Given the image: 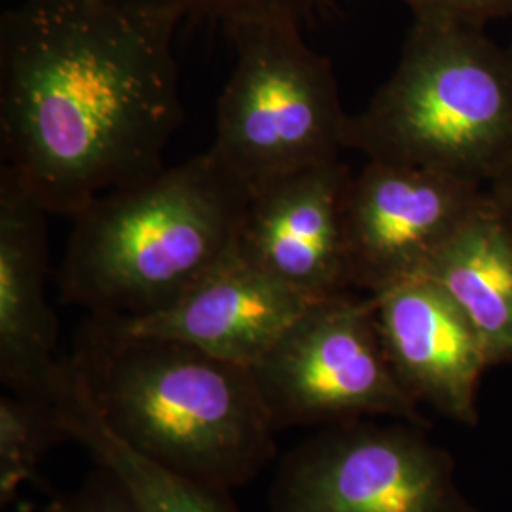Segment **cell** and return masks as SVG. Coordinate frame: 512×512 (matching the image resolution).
Listing matches in <instances>:
<instances>
[{
  "label": "cell",
  "mask_w": 512,
  "mask_h": 512,
  "mask_svg": "<svg viewBox=\"0 0 512 512\" xmlns=\"http://www.w3.org/2000/svg\"><path fill=\"white\" fill-rule=\"evenodd\" d=\"M184 16L150 0H23L0 21V143L48 213L73 219L164 169L183 118Z\"/></svg>",
  "instance_id": "6da1fadb"
},
{
  "label": "cell",
  "mask_w": 512,
  "mask_h": 512,
  "mask_svg": "<svg viewBox=\"0 0 512 512\" xmlns=\"http://www.w3.org/2000/svg\"><path fill=\"white\" fill-rule=\"evenodd\" d=\"M110 429L179 475L232 492L275 458V431L249 366L92 317L71 355Z\"/></svg>",
  "instance_id": "7a4b0ae2"
},
{
  "label": "cell",
  "mask_w": 512,
  "mask_h": 512,
  "mask_svg": "<svg viewBox=\"0 0 512 512\" xmlns=\"http://www.w3.org/2000/svg\"><path fill=\"white\" fill-rule=\"evenodd\" d=\"M251 194L207 150L101 196L71 219L61 300L105 319L164 310L236 251Z\"/></svg>",
  "instance_id": "3957f363"
},
{
  "label": "cell",
  "mask_w": 512,
  "mask_h": 512,
  "mask_svg": "<svg viewBox=\"0 0 512 512\" xmlns=\"http://www.w3.org/2000/svg\"><path fill=\"white\" fill-rule=\"evenodd\" d=\"M346 148L488 186L512 160V57L480 27L414 19L393 74Z\"/></svg>",
  "instance_id": "277c9868"
},
{
  "label": "cell",
  "mask_w": 512,
  "mask_h": 512,
  "mask_svg": "<svg viewBox=\"0 0 512 512\" xmlns=\"http://www.w3.org/2000/svg\"><path fill=\"white\" fill-rule=\"evenodd\" d=\"M226 31L236 65L220 95L211 152L253 190L340 160L349 114L329 57L311 50L302 23L247 19Z\"/></svg>",
  "instance_id": "5b68a950"
},
{
  "label": "cell",
  "mask_w": 512,
  "mask_h": 512,
  "mask_svg": "<svg viewBox=\"0 0 512 512\" xmlns=\"http://www.w3.org/2000/svg\"><path fill=\"white\" fill-rule=\"evenodd\" d=\"M253 372L275 431L374 418L431 427L387 359L370 294L313 300Z\"/></svg>",
  "instance_id": "8992f818"
},
{
  "label": "cell",
  "mask_w": 512,
  "mask_h": 512,
  "mask_svg": "<svg viewBox=\"0 0 512 512\" xmlns=\"http://www.w3.org/2000/svg\"><path fill=\"white\" fill-rule=\"evenodd\" d=\"M425 431L399 420L325 427L279 465L272 512H480Z\"/></svg>",
  "instance_id": "52a82bcc"
},
{
  "label": "cell",
  "mask_w": 512,
  "mask_h": 512,
  "mask_svg": "<svg viewBox=\"0 0 512 512\" xmlns=\"http://www.w3.org/2000/svg\"><path fill=\"white\" fill-rule=\"evenodd\" d=\"M484 192L435 169L368 160L344 203L351 287L376 294L421 277Z\"/></svg>",
  "instance_id": "ba28073f"
},
{
  "label": "cell",
  "mask_w": 512,
  "mask_h": 512,
  "mask_svg": "<svg viewBox=\"0 0 512 512\" xmlns=\"http://www.w3.org/2000/svg\"><path fill=\"white\" fill-rule=\"evenodd\" d=\"M349 179L340 158L256 186L239 255L310 300L353 291L344 228Z\"/></svg>",
  "instance_id": "9c48e42d"
},
{
  "label": "cell",
  "mask_w": 512,
  "mask_h": 512,
  "mask_svg": "<svg viewBox=\"0 0 512 512\" xmlns=\"http://www.w3.org/2000/svg\"><path fill=\"white\" fill-rule=\"evenodd\" d=\"M370 296L387 359L408 395L450 420L475 425L478 384L490 363L467 317L427 277Z\"/></svg>",
  "instance_id": "30bf717a"
},
{
  "label": "cell",
  "mask_w": 512,
  "mask_h": 512,
  "mask_svg": "<svg viewBox=\"0 0 512 512\" xmlns=\"http://www.w3.org/2000/svg\"><path fill=\"white\" fill-rule=\"evenodd\" d=\"M311 302L236 249L171 306L110 321L129 334L177 340L253 368Z\"/></svg>",
  "instance_id": "8fae6325"
},
{
  "label": "cell",
  "mask_w": 512,
  "mask_h": 512,
  "mask_svg": "<svg viewBox=\"0 0 512 512\" xmlns=\"http://www.w3.org/2000/svg\"><path fill=\"white\" fill-rule=\"evenodd\" d=\"M48 213L0 169V380L10 393L46 397L63 359L46 296Z\"/></svg>",
  "instance_id": "7c38bea8"
},
{
  "label": "cell",
  "mask_w": 512,
  "mask_h": 512,
  "mask_svg": "<svg viewBox=\"0 0 512 512\" xmlns=\"http://www.w3.org/2000/svg\"><path fill=\"white\" fill-rule=\"evenodd\" d=\"M421 277L467 317L490 366L512 363V219L488 188Z\"/></svg>",
  "instance_id": "4fadbf2b"
},
{
  "label": "cell",
  "mask_w": 512,
  "mask_h": 512,
  "mask_svg": "<svg viewBox=\"0 0 512 512\" xmlns=\"http://www.w3.org/2000/svg\"><path fill=\"white\" fill-rule=\"evenodd\" d=\"M48 399L67 439L84 446L97 465L118 476L141 512H241L230 492L179 475L120 439L103 420L71 357L59 366Z\"/></svg>",
  "instance_id": "5bb4252c"
},
{
  "label": "cell",
  "mask_w": 512,
  "mask_h": 512,
  "mask_svg": "<svg viewBox=\"0 0 512 512\" xmlns=\"http://www.w3.org/2000/svg\"><path fill=\"white\" fill-rule=\"evenodd\" d=\"M67 439L46 397L6 391L0 397V503L10 505L55 444Z\"/></svg>",
  "instance_id": "9a60e30c"
},
{
  "label": "cell",
  "mask_w": 512,
  "mask_h": 512,
  "mask_svg": "<svg viewBox=\"0 0 512 512\" xmlns=\"http://www.w3.org/2000/svg\"><path fill=\"white\" fill-rule=\"evenodd\" d=\"M167 4L183 16H202L220 21L226 29L239 21L293 18L300 23L325 12L332 0H150Z\"/></svg>",
  "instance_id": "2e32d148"
},
{
  "label": "cell",
  "mask_w": 512,
  "mask_h": 512,
  "mask_svg": "<svg viewBox=\"0 0 512 512\" xmlns=\"http://www.w3.org/2000/svg\"><path fill=\"white\" fill-rule=\"evenodd\" d=\"M97 467L76 492L57 505L55 512H141L120 478L101 465Z\"/></svg>",
  "instance_id": "e0dca14e"
},
{
  "label": "cell",
  "mask_w": 512,
  "mask_h": 512,
  "mask_svg": "<svg viewBox=\"0 0 512 512\" xmlns=\"http://www.w3.org/2000/svg\"><path fill=\"white\" fill-rule=\"evenodd\" d=\"M414 19H442L480 27L488 19L512 14V0H401Z\"/></svg>",
  "instance_id": "ac0fdd59"
},
{
  "label": "cell",
  "mask_w": 512,
  "mask_h": 512,
  "mask_svg": "<svg viewBox=\"0 0 512 512\" xmlns=\"http://www.w3.org/2000/svg\"><path fill=\"white\" fill-rule=\"evenodd\" d=\"M486 188L512 219V160Z\"/></svg>",
  "instance_id": "d6986e66"
},
{
  "label": "cell",
  "mask_w": 512,
  "mask_h": 512,
  "mask_svg": "<svg viewBox=\"0 0 512 512\" xmlns=\"http://www.w3.org/2000/svg\"><path fill=\"white\" fill-rule=\"evenodd\" d=\"M509 52H511V57H512V48H511V50H509Z\"/></svg>",
  "instance_id": "ffe728a7"
}]
</instances>
